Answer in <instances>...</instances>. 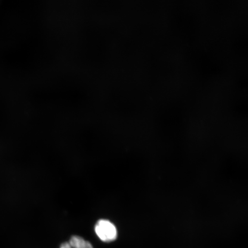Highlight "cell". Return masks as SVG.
I'll use <instances>...</instances> for the list:
<instances>
[{"instance_id":"1","label":"cell","mask_w":248,"mask_h":248,"mask_svg":"<svg viewBox=\"0 0 248 248\" xmlns=\"http://www.w3.org/2000/svg\"><path fill=\"white\" fill-rule=\"evenodd\" d=\"M95 232L100 239L105 243L115 240L117 236L116 226L106 219L99 220L95 225Z\"/></svg>"},{"instance_id":"2","label":"cell","mask_w":248,"mask_h":248,"mask_svg":"<svg viewBox=\"0 0 248 248\" xmlns=\"http://www.w3.org/2000/svg\"><path fill=\"white\" fill-rule=\"evenodd\" d=\"M60 248H93L89 241L77 235L71 237L69 243L61 245Z\"/></svg>"}]
</instances>
